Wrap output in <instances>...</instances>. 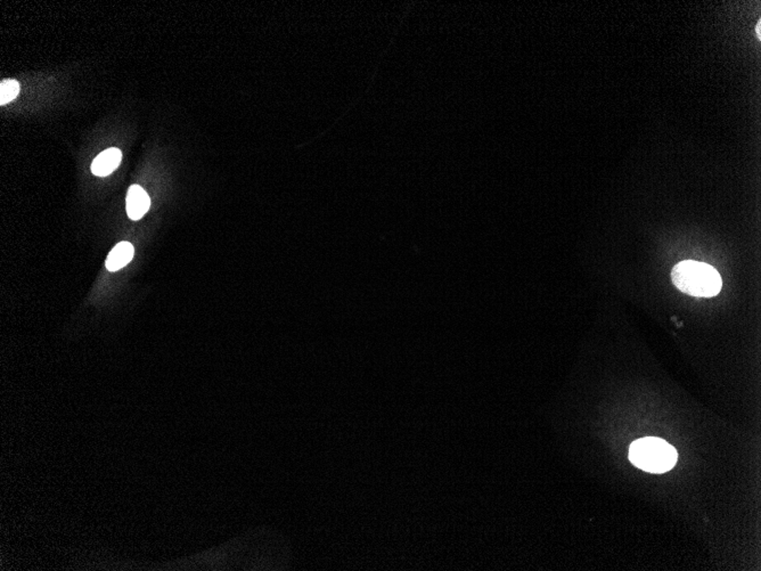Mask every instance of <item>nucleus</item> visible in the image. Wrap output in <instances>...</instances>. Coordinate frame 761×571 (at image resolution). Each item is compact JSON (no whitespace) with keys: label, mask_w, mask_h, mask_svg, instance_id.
Returning <instances> with one entry per match:
<instances>
[{"label":"nucleus","mask_w":761,"mask_h":571,"mask_svg":"<svg viewBox=\"0 0 761 571\" xmlns=\"http://www.w3.org/2000/svg\"><path fill=\"white\" fill-rule=\"evenodd\" d=\"M671 280L677 289L694 297L712 298L723 286L719 273L704 262L685 260L671 271Z\"/></svg>","instance_id":"nucleus-1"},{"label":"nucleus","mask_w":761,"mask_h":571,"mask_svg":"<svg viewBox=\"0 0 761 571\" xmlns=\"http://www.w3.org/2000/svg\"><path fill=\"white\" fill-rule=\"evenodd\" d=\"M629 459L634 466L651 473L669 471L677 462V452L660 438L638 439L629 449Z\"/></svg>","instance_id":"nucleus-2"},{"label":"nucleus","mask_w":761,"mask_h":571,"mask_svg":"<svg viewBox=\"0 0 761 571\" xmlns=\"http://www.w3.org/2000/svg\"><path fill=\"white\" fill-rule=\"evenodd\" d=\"M151 206V199L141 186H130L126 195V213L130 219L139 220L144 217Z\"/></svg>","instance_id":"nucleus-3"},{"label":"nucleus","mask_w":761,"mask_h":571,"mask_svg":"<svg viewBox=\"0 0 761 571\" xmlns=\"http://www.w3.org/2000/svg\"><path fill=\"white\" fill-rule=\"evenodd\" d=\"M121 159H122V153L118 148H112L105 150L94 160V163L91 165V171L95 176H109L118 168Z\"/></svg>","instance_id":"nucleus-4"},{"label":"nucleus","mask_w":761,"mask_h":571,"mask_svg":"<svg viewBox=\"0 0 761 571\" xmlns=\"http://www.w3.org/2000/svg\"><path fill=\"white\" fill-rule=\"evenodd\" d=\"M134 254H135V249L133 245L129 242H121L113 247L107 256L105 262L106 269L110 271H117L124 269V266L131 261Z\"/></svg>","instance_id":"nucleus-5"},{"label":"nucleus","mask_w":761,"mask_h":571,"mask_svg":"<svg viewBox=\"0 0 761 571\" xmlns=\"http://www.w3.org/2000/svg\"><path fill=\"white\" fill-rule=\"evenodd\" d=\"M18 93L20 83L16 80H4L3 83H0V104L5 105L12 102L14 98H18Z\"/></svg>","instance_id":"nucleus-6"},{"label":"nucleus","mask_w":761,"mask_h":571,"mask_svg":"<svg viewBox=\"0 0 761 571\" xmlns=\"http://www.w3.org/2000/svg\"><path fill=\"white\" fill-rule=\"evenodd\" d=\"M760 28H761V23H760V21H759L758 23H757V27H755V33H757V35H758L759 39H761Z\"/></svg>","instance_id":"nucleus-7"}]
</instances>
